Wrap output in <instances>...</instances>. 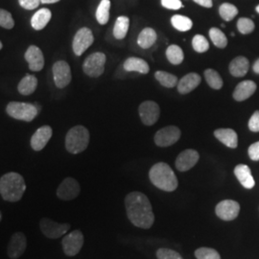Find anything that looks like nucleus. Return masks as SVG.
<instances>
[{
  "label": "nucleus",
  "mask_w": 259,
  "mask_h": 259,
  "mask_svg": "<svg viewBox=\"0 0 259 259\" xmlns=\"http://www.w3.org/2000/svg\"><path fill=\"white\" fill-rule=\"evenodd\" d=\"M125 206L130 221L136 227L150 229L153 226L155 215L146 195L138 191L131 192L125 198Z\"/></svg>",
  "instance_id": "f257e3e1"
},
{
  "label": "nucleus",
  "mask_w": 259,
  "mask_h": 259,
  "mask_svg": "<svg viewBox=\"0 0 259 259\" xmlns=\"http://www.w3.org/2000/svg\"><path fill=\"white\" fill-rule=\"evenodd\" d=\"M26 190L23 177L16 172H10L0 179V194L7 202H18Z\"/></svg>",
  "instance_id": "f03ea898"
},
{
  "label": "nucleus",
  "mask_w": 259,
  "mask_h": 259,
  "mask_svg": "<svg viewBox=\"0 0 259 259\" xmlns=\"http://www.w3.org/2000/svg\"><path fill=\"white\" fill-rule=\"evenodd\" d=\"M149 178L153 185L167 192L176 190L179 185L174 171L164 162H158L152 167L149 172Z\"/></svg>",
  "instance_id": "7ed1b4c3"
},
{
  "label": "nucleus",
  "mask_w": 259,
  "mask_h": 259,
  "mask_svg": "<svg viewBox=\"0 0 259 259\" xmlns=\"http://www.w3.org/2000/svg\"><path fill=\"white\" fill-rule=\"evenodd\" d=\"M90 132L83 126H75L68 131L65 137V148L71 154H80L88 148Z\"/></svg>",
  "instance_id": "20e7f679"
},
{
  "label": "nucleus",
  "mask_w": 259,
  "mask_h": 259,
  "mask_svg": "<svg viewBox=\"0 0 259 259\" xmlns=\"http://www.w3.org/2000/svg\"><path fill=\"white\" fill-rule=\"evenodd\" d=\"M6 111L11 117L17 120L31 122L34 120L39 112L35 104L24 102H10Z\"/></svg>",
  "instance_id": "39448f33"
},
{
  "label": "nucleus",
  "mask_w": 259,
  "mask_h": 259,
  "mask_svg": "<svg viewBox=\"0 0 259 259\" xmlns=\"http://www.w3.org/2000/svg\"><path fill=\"white\" fill-rule=\"evenodd\" d=\"M107 57L102 52H95L89 56L83 64V72L92 78H97L104 73Z\"/></svg>",
  "instance_id": "423d86ee"
},
{
  "label": "nucleus",
  "mask_w": 259,
  "mask_h": 259,
  "mask_svg": "<svg viewBox=\"0 0 259 259\" xmlns=\"http://www.w3.org/2000/svg\"><path fill=\"white\" fill-rule=\"evenodd\" d=\"M40 231L44 235L50 239H57L65 235L69 231V224H59L49 218H42L39 222Z\"/></svg>",
  "instance_id": "0eeeda50"
},
{
  "label": "nucleus",
  "mask_w": 259,
  "mask_h": 259,
  "mask_svg": "<svg viewBox=\"0 0 259 259\" xmlns=\"http://www.w3.org/2000/svg\"><path fill=\"white\" fill-rule=\"evenodd\" d=\"M93 41L94 37L90 28L83 27L78 30L72 41V49L75 55H83L85 50L93 46Z\"/></svg>",
  "instance_id": "6e6552de"
},
{
  "label": "nucleus",
  "mask_w": 259,
  "mask_h": 259,
  "mask_svg": "<svg viewBox=\"0 0 259 259\" xmlns=\"http://www.w3.org/2000/svg\"><path fill=\"white\" fill-rule=\"evenodd\" d=\"M53 79L58 89H65L71 82V69L65 61H58L52 67Z\"/></svg>",
  "instance_id": "1a4fd4ad"
},
{
  "label": "nucleus",
  "mask_w": 259,
  "mask_h": 259,
  "mask_svg": "<svg viewBox=\"0 0 259 259\" xmlns=\"http://www.w3.org/2000/svg\"><path fill=\"white\" fill-rule=\"evenodd\" d=\"M83 235L80 231H73L65 235L62 241V246L65 254L74 256L79 253L83 245Z\"/></svg>",
  "instance_id": "9d476101"
},
{
  "label": "nucleus",
  "mask_w": 259,
  "mask_h": 259,
  "mask_svg": "<svg viewBox=\"0 0 259 259\" xmlns=\"http://www.w3.org/2000/svg\"><path fill=\"white\" fill-rule=\"evenodd\" d=\"M181 138V130L176 126H167L157 131L155 143L159 147H168L175 144Z\"/></svg>",
  "instance_id": "9b49d317"
},
{
  "label": "nucleus",
  "mask_w": 259,
  "mask_h": 259,
  "mask_svg": "<svg viewBox=\"0 0 259 259\" xmlns=\"http://www.w3.org/2000/svg\"><path fill=\"white\" fill-rule=\"evenodd\" d=\"M139 116L144 125L151 126L157 123L160 115V109L157 103L154 101H145L141 103L139 108Z\"/></svg>",
  "instance_id": "f8f14e48"
},
{
  "label": "nucleus",
  "mask_w": 259,
  "mask_h": 259,
  "mask_svg": "<svg viewBox=\"0 0 259 259\" xmlns=\"http://www.w3.org/2000/svg\"><path fill=\"white\" fill-rule=\"evenodd\" d=\"M215 212L224 221H232L240 212V204L232 200H224L216 205Z\"/></svg>",
  "instance_id": "ddd939ff"
},
{
  "label": "nucleus",
  "mask_w": 259,
  "mask_h": 259,
  "mask_svg": "<svg viewBox=\"0 0 259 259\" xmlns=\"http://www.w3.org/2000/svg\"><path fill=\"white\" fill-rule=\"evenodd\" d=\"M80 194V185L73 178H66L57 189V196L64 201H70Z\"/></svg>",
  "instance_id": "4468645a"
},
{
  "label": "nucleus",
  "mask_w": 259,
  "mask_h": 259,
  "mask_svg": "<svg viewBox=\"0 0 259 259\" xmlns=\"http://www.w3.org/2000/svg\"><path fill=\"white\" fill-rule=\"evenodd\" d=\"M27 246L26 236L22 232H16L10 239L7 253L10 258L18 259L24 253Z\"/></svg>",
  "instance_id": "2eb2a0df"
},
{
  "label": "nucleus",
  "mask_w": 259,
  "mask_h": 259,
  "mask_svg": "<svg viewBox=\"0 0 259 259\" xmlns=\"http://www.w3.org/2000/svg\"><path fill=\"white\" fill-rule=\"evenodd\" d=\"M199 153L193 149H187L182 152L176 159L177 169L181 172H185L196 165L199 160Z\"/></svg>",
  "instance_id": "dca6fc26"
},
{
  "label": "nucleus",
  "mask_w": 259,
  "mask_h": 259,
  "mask_svg": "<svg viewBox=\"0 0 259 259\" xmlns=\"http://www.w3.org/2000/svg\"><path fill=\"white\" fill-rule=\"evenodd\" d=\"M24 58L29 65V68L32 71H40L45 66V58L41 50L36 47L31 46L28 47Z\"/></svg>",
  "instance_id": "f3484780"
},
{
  "label": "nucleus",
  "mask_w": 259,
  "mask_h": 259,
  "mask_svg": "<svg viewBox=\"0 0 259 259\" xmlns=\"http://www.w3.org/2000/svg\"><path fill=\"white\" fill-rule=\"evenodd\" d=\"M52 129L50 126H42L35 132V134L31 138V147L34 151H41L47 146L48 141L52 137Z\"/></svg>",
  "instance_id": "a211bd4d"
},
{
  "label": "nucleus",
  "mask_w": 259,
  "mask_h": 259,
  "mask_svg": "<svg viewBox=\"0 0 259 259\" xmlns=\"http://www.w3.org/2000/svg\"><path fill=\"white\" fill-rule=\"evenodd\" d=\"M256 91V83L250 80H246L238 83L233 92V98L236 101H244L250 98Z\"/></svg>",
  "instance_id": "6ab92c4d"
},
{
  "label": "nucleus",
  "mask_w": 259,
  "mask_h": 259,
  "mask_svg": "<svg viewBox=\"0 0 259 259\" xmlns=\"http://www.w3.org/2000/svg\"><path fill=\"white\" fill-rule=\"evenodd\" d=\"M201 83V76L191 72L184 76L178 83V91L181 94H187L194 91Z\"/></svg>",
  "instance_id": "aec40b11"
},
{
  "label": "nucleus",
  "mask_w": 259,
  "mask_h": 259,
  "mask_svg": "<svg viewBox=\"0 0 259 259\" xmlns=\"http://www.w3.org/2000/svg\"><path fill=\"white\" fill-rule=\"evenodd\" d=\"M123 67L128 72H139L141 74H147L150 67L146 61L138 57H130L125 62Z\"/></svg>",
  "instance_id": "412c9836"
},
{
  "label": "nucleus",
  "mask_w": 259,
  "mask_h": 259,
  "mask_svg": "<svg viewBox=\"0 0 259 259\" xmlns=\"http://www.w3.org/2000/svg\"><path fill=\"white\" fill-rule=\"evenodd\" d=\"M234 174L239 181L241 185H243L247 189H251L254 185L255 182L251 175L250 167L245 164H238L234 168Z\"/></svg>",
  "instance_id": "4be33fe9"
},
{
  "label": "nucleus",
  "mask_w": 259,
  "mask_h": 259,
  "mask_svg": "<svg viewBox=\"0 0 259 259\" xmlns=\"http://www.w3.org/2000/svg\"><path fill=\"white\" fill-rule=\"evenodd\" d=\"M215 138L229 148H236L238 145V137L232 129H218L214 132Z\"/></svg>",
  "instance_id": "5701e85b"
},
{
  "label": "nucleus",
  "mask_w": 259,
  "mask_h": 259,
  "mask_svg": "<svg viewBox=\"0 0 259 259\" xmlns=\"http://www.w3.org/2000/svg\"><path fill=\"white\" fill-rule=\"evenodd\" d=\"M249 60L243 56L236 57L230 64V72L234 77H243L249 71Z\"/></svg>",
  "instance_id": "b1692460"
},
{
  "label": "nucleus",
  "mask_w": 259,
  "mask_h": 259,
  "mask_svg": "<svg viewBox=\"0 0 259 259\" xmlns=\"http://www.w3.org/2000/svg\"><path fill=\"white\" fill-rule=\"evenodd\" d=\"M51 18H52V14L50 10L47 8L38 10L31 19V25L37 31L42 30L47 26V23L50 21Z\"/></svg>",
  "instance_id": "393cba45"
},
{
  "label": "nucleus",
  "mask_w": 259,
  "mask_h": 259,
  "mask_svg": "<svg viewBox=\"0 0 259 259\" xmlns=\"http://www.w3.org/2000/svg\"><path fill=\"white\" fill-rule=\"evenodd\" d=\"M157 40V33L153 28H144L138 37V45L142 49H149Z\"/></svg>",
  "instance_id": "a878e982"
},
{
  "label": "nucleus",
  "mask_w": 259,
  "mask_h": 259,
  "mask_svg": "<svg viewBox=\"0 0 259 259\" xmlns=\"http://www.w3.org/2000/svg\"><path fill=\"white\" fill-rule=\"evenodd\" d=\"M37 87V79L35 75L27 74L19 82L18 90L22 95H30L36 91Z\"/></svg>",
  "instance_id": "bb28decb"
},
{
  "label": "nucleus",
  "mask_w": 259,
  "mask_h": 259,
  "mask_svg": "<svg viewBox=\"0 0 259 259\" xmlns=\"http://www.w3.org/2000/svg\"><path fill=\"white\" fill-rule=\"evenodd\" d=\"M130 19L128 17H119L113 27V36L116 39H123L127 36L129 30Z\"/></svg>",
  "instance_id": "cd10ccee"
},
{
  "label": "nucleus",
  "mask_w": 259,
  "mask_h": 259,
  "mask_svg": "<svg viewBox=\"0 0 259 259\" xmlns=\"http://www.w3.org/2000/svg\"><path fill=\"white\" fill-rule=\"evenodd\" d=\"M166 58L172 65H181L185 59L184 51L179 46L172 45L167 48Z\"/></svg>",
  "instance_id": "c85d7f7f"
},
{
  "label": "nucleus",
  "mask_w": 259,
  "mask_h": 259,
  "mask_svg": "<svg viewBox=\"0 0 259 259\" xmlns=\"http://www.w3.org/2000/svg\"><path fill=\"white\" fill-rule=\"evenodd\" d=\"M110 8L111 1L110 0H102L96 11V19L101 24L105 25L110 19Z\"/></svg>",
  "instance_id": "c756f323"
},
{
  "label": "nucleus",
  "mask_w": 259,
  "mask_h": 259,
  "mask_svg": "<svg viewBox=\"0 0 259 259\" xmlns=\"http://www.w3.org/2000/svg\"><path fill=\"white\" fill-rule=\"evenodd\" d=\"M171 23H172L173 27L181 32H186V31L190 30L193 26L191 19L187 17H185V16H181V15L173 16L171 19Z\"/></svg>",
  "instance_id": "7c9ffc66"
},
{
  "label": "nucleus",
  "mask_w": 259,
  "mask_h": 259,
  "mask_svg": "<svg viewBox=\"0 0 259 259\" xmlns=\"http://www.w3.org/2000/svg\"><path fill=\"white\" fill-rule=\"evenodd\" d=\"M204 78L207 84L213 90H220L223 87V79L219 73L214 69H206L204 71Z\"/></svg>",
  "instance_id": "2f4dec72"
},
{
  "label": "nucleus",
  "mask_w": 259,
  "mask_h": 259,
  "mask_svg": "<svg viewBox=\"0 0 259 259\" xmlns=\"http://www.w3.org/2000/svg\"><path fill=\"white\" fill-rule=\"evenodd\" d=\"M155 77L158 81V83H160L161 85L165 87V88H168V89H172L178 84V78L176 76L165 72V71L158 70L155 73Z\"/></svg>",
  "instance_id": "473e14b6"
},
{
  "label": "nucleus",
  "mask_w": 259,
  "mask_h": 259,
  "mask_svg": "<svg viewBox=\"0 0 259 259\" xmlns=\"http://www.w3.org/2000/svg\"><path fill=\"white\" fill-rule=\"evenodd\" d=\"M209 37L213 45L218 48H225L228 46V38L218 28L213 27L209 30Z\"/></svg>",
  "instance_id": "72a5a7b5"
},
{
  "label": "nucleus",
  "mask_w": 259,
  "mask_h": 259,
  "mask_svg": "<svg viewBox=\"0 0 259 259\" xmlns=\"http://www.w3.org/2000/svg\"><path fill=\"white\" fill-rule=\"evenodd\" d=\"M219 13L223 19L226 21H231L237 16L238 9L231 3H224L219 8Z\"/></svg>",
  "instance_id": "f704fd0d"
},
{
  "label": "nucleus",
  "mask_w": 259,
  "mask_h": 259,
  "mask_svg": "<svg viewBox=\"0 0 259 259\" xmlns=\"http://www.w3.org/2000/svg\"><path fill=\"white\" fill-rule=\"evenodd\" d=\"M192 47L198 53H204L209 49V44L203 35H195L192 39Z\"/></svg>",
  "instance_id": "c9c22d12"
},
{
  "label": "nucleus",
  "mask_w": 259,
  "mask_h": 259,
  "mask_svg": "<svg viewBox=\"0 0 259 259\" xmlns=\"http://www.w3.org/2000/svg\"><path fill=\"white\" fill-rule=\"evenodd\" d=\"M197 259H221L218 251L210 248H200L195 251Z\"/></svg>",
  "instance_id": "e433bc0d"
},
{
  "label": "nucleus",
  "mask_w": 259,
  "mask_h": 259,
  "mask_svg": "<svg viewBox=\"0 0 259 259\" xmlns=\"http://www.w3.org/2000/svg\"><path fill=\"white\" fill-rule=\"evenodd\" d=\"M254 27H255V25L251 19L241 18L237 21V29L243 35L250 34L251 32H253Z\"/></svg>",
  "instance_id": "4c0bfd02"
},
{
  "label": "nucleus",
  "mask_w": 259,
  "mask_h": 259,
  "mask_svg": "<svg viewBox=\"0 0 259 259\" xmlns=\"http://www.w3.org/2000/svg\"><path fill=\"white\" fill-rule=\"evenodd\" d=\"M0 26L5 29H12L15 26V20L6 10L0 9Z\"/></svg>",
  "instance_id": "58836bf2"
},
{
  "label": "nucleus",
  "mask_w": 259,
  "mask_h": 259,
  "mask_svg": "<svg viewBox=\"0 0 259 259\" xmlns=\"http://www.w3.org/2000/svg\"><path fill=\"white\" fill-rule=\"evenodd\" d=\"M157 257V259H183L179 252L170 249H158Z\"/></svg>",
  "instance_id": "ea45409f"
},
{
  "label": "nucleus",
  "mask_w": 259,
  "mask_h": 259,
  "mask_svg": "<svg viewBox=\"0 0 259 259\" xmlns=\"http://www.w3.org/2000/svg\"><path fill=\"white\" fill-rule=\"evenodd\" d=\"M161 5L169 10H179L183 7L181 0H161Z\"/></svg>",
  "instance_id": "a19ab883"
},
{
  "label": "nucleus",
  "mask_w": 259,
  "mask_h": 259,
  "mask_svg": "<svg viewBox=\"0 0 259 259\" xmlns=\"http://www.w3.org/2000/svg\"><path fill=\"white\" fill-rule=\"evenodd\" d=\"M19 5L25 10L37 9L40 0H19Z\"/></svg>",
  "instance_id": "79ce46f5"
},
{
  "label": "nucleus",
  "mask_w": 259,
  "mask_h": 259,
  "mask_svg": "<svg viewBox=\"0 0 259 259\" xmlns=\"http://www.w3.org/2000/svg\"><path fill=\"white\" fill-rule=\"evenodd\" d=\"M249 129L251 132H259V111H254L249 121Z\"/></svg>",
  "instance_id": "37998d69"
},
{
  "label": "nucleus",
  "mask_w": 259,
  "mask_h": 259,
  "mask_svg": "<svg viewBox=\"0 0 259 259\" xmlns=\"http://www.w3.org/2000/svg\"><path fill=\"white\" fill-rule=\"evenodd\" d=\"M248 154L251 160H254V161L259 160V141L250 145L248 150Z\"/></svg>",
  "instance_id": "c03bdc74"
},
{
  "label": "nucleus",
  "mask_w": 259,
  "mask_h": 259,
  "mask_svg": "<svg viewBox=\"0 0 259 259\" xmlns=\"http://www.w3.org/2000/svg\"><path fill=\"white\" fill-rule=\"evenodd\" d=\"M197 4L205 7V8H211L212 7V0H193Z\"/></svg>",
  "instance_id": "a18cd8bd"
},
{
  "label": "nucleus",
  "mask_w": 259,
  "mask_h": 259,
  "mask_svg": "<svg viewBox=\"0 0 259 259\" xmlns=\"http://www.w3.org/2000/svg\"><path fill=\"white\" fill-rule=\"evenodd\" d=\"M252 69H253V71H254L255 73L259 74V59L254 63V65L252 66Z\"/></svg>",
  "instance_id": "49530a36"
},
{
  "label": "nucleus",
  "mask_w": 259,
  "mask_h": 259,
  "mask_svg": "<svg viewBox=\"0 0 259 259\" xmlns=\"http://www.w3.org/2000/svg\"><path fill=\"white\" fill-rule=\"evenodd\" d=\"M60 0H40V3L42 4H52V3H57Z\"/></svg>",
  "instance_id": "de8ad7c7"
},
{
  "label": "nucleus",
  "mask_w": 259,
  "mask_h": 259,
  "mask_svg": "<svg viewBox=\"0 0 259 259\" xmlns=\"http://www.w3.org/2000/svg\"><path fill=\"white\" fill-rule=\"evenodd\" d=\"M2 47H3V46H2V42H1V41H0V50H1V49H2Z\"/></svg>",
  "instance_id": "09e8293b"
},
{
  "label": "nucleus",
  "mask_w": 259,
  "mask_h": 259,
  "mask_svg": "<svg viewBox=\"0 0 259 259\" xmlns=\"http://www.w3.org/2000/svg\"><path fill=\"white\" fill-rule=\"evenodd\" d=\"M256 12H257V13L259 14V5L257 6V7H256Z\"/></svg>",
  "instance_id": "8fccbe9b"
},
{
  "label": "nucleus",
  "mask_w": 259,
  "mask_h": 259,
  "mask_svg": "<svg viewBox=\"0 0 259 259\" xmlns=\"http://www.w3.org/2000/svg\"><path fill=\"white\" fill-rule=\"evenodd\" d=\"M1 219H2V214H1V211H0V221H1Z\"/></svg>",
  "instance_id": "3c124183"
}]
</instances>
